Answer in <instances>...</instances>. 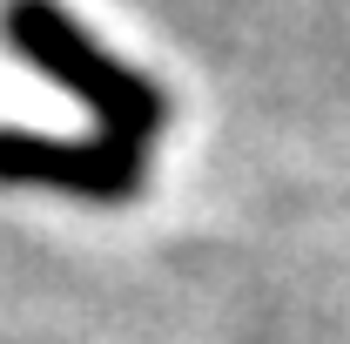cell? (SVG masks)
<instances>
[{
	"label": "cell",
	"mask_w": 350,
	"mask_h": 344,
	"mask_svg": "<svg viewBox=\"0 0 350 344\" xmlns=\"http://www.w3.org/2000/svg\"><path fill=\"white\" fill-rule=\"evenodd\" d=\"M0 41L14 61H27L41 82L68 88L88 115L101 122V135L155 149V135L169 122V95L162 82H148L135 61H122L115 47H101L61 0H0Z\"/></svg>",
	"instance_id": "obj_1"
},
{
	"label": "cell",
	"mask_w": 350,
	"mask_h": 344,
	"mask_svg": "<svg viewBox=\"0 0 350 344\" xmlns=\"http://www.w3.org/2000/svg\"><path fill=\"white\" fill-rule=\"evenodd\" d=\"M0 189H47V196H75V203H135L148 189V149L115 142V135H41L0 122Z\"/></svg>",
	"instance_id": "obj_2"
}]
</instances>
